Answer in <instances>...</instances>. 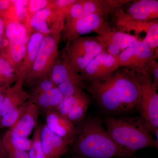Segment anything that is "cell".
<instances>
[{
  "mask_svg": "<svg viewBox=\"0 0 158 158\" xmlns=\"http://www.w3.org/2000/svg\"><path fill=\"white\" fill-rule=\"evenodd\" d=\"M129 1L85 0L81 15L61 33V41H69L83 35L95 33L97 35L112 28L109 17L114 11Z\"/></svg>",
  "mask_w": 158,
  "mask_h": 158,
  "instance_id": "277c9868",
  "label": "cell"
},
{
  "mask_svg": "<svg viewBox=\"0 0 158 158\" xmlns=\"http://www.w3.org/2000/svg\"><path fill=\"white\" fill-rule=\"evenodd\" d=\"M13 2L9 0H0V15L5 18L6 12L11 8Z\"/></svg>",
  "mask_w": 158,
  "mask_h": 158,
  "instance_id": "d6a6232c",
  "label": "cell"
},
{
  "mask_svg": "<svg viewBox=\"0 0 158 158\" xmlns=\"http://www.w3.org/2000/svg\"><path fill=\"white\" fill-rule=\"evenodd\" d=\"M27 27L16 20L6 21L4 38L1 56L5 57L13 66L16 73L25 55L29 38Z\"/></svg>",
  "mask_w": 158,
  "mask_h": 158,
  "instance_id": "8992f818",
  "label": "cell"
},
{
  "mask_svg": "<svg viewBox=\"0 0 158 158\" xmlns=\"http://www.w3.org/2000/svg\"><path fill=\"white\" fill-rule=\"evenodd\" d=\"M42 125H37L34 129L31 148L28 153L29 158H45L40 141Z\"/></svg>",
  "mask_w": 158,
  "mask_h": 158,
  "instance_id": "484cf974",
  "label": "cell"
},
{
  "mask_svg": "<svg viewBox=\"0 0 158 158\" xmlns=\"http://www.w3.org/2000/svg\"><path fill=\"white\" fill-rule=\"evenodd\" d=\"M40 141L45 158H60L73 142L54 134L45 124L41 127Z\"/></svg>",
  "mask_w": 158,
  "mask_h": 158,
  "instance_id": "5bb4252c",
  "label": "cell"
},
{
  "mask_svg": "<svg viewBox=\"0 0 158 158\" xmlns=\"http://www.w3.org/2000/svg\"><path fill=\"white\" fill-rule=\"evenodd\" d=\"M40 111L36 105L29 100L17 121L8 131L13 135L27 138L37 125Z\"/></svg>",
  "mask_w": 158,
  "mask_h": 158,
  "instance_id": "7c38bea8",
  "label": "cell"
},
{
  "mask_svg": "<svg viewBox=\"0 0 158 158\" xmlns=\"http://www.w3.org/2000/svg\"><path fill=\"white\" fill-rule=\"evenodd\" d=\"M71 65L81 74L106 48L99 36H81L68 41L62 49Z\"/></svg>",
  "mask_w": 158,
  "mask_h": 158,
  "instance_id": "5b68a950",
  "label": "cell"
},
{
  "mask_svg": "<svg viewBox=\"0 0 158 158\" xmlns=\"http://www.w3.org/2000/svg\"><path fill=\"white\" fill-rule=\"evenodd\" d=\"M86 94H87L83 91L81 93L72 96H64L62 101L55 110L66 117L70 110L78 104Z\"/></svg>",
  "mask_w": 158,
  "mask_h": 158,
  "instance_id": "cb8c5ba5",
  "label": "cell"
},
{
  "mask_svg": "<svg viewBox=\"0 0 158 158\" xmlns=\"http://www.w3.org/2000/svg\"><path fill=\"white\" fill-rule=\"evenodd\" d=\"M17 79L14 67L5 57L0 55V88L8 89Z\"/></svg>",
  "mask_w": 158,
  "mask_h": 158,
  "instance_id": "44dd1931",
  "label": "cell"
},
{
  "mask_svg": "<svg viewBox=\"0 0 158 158\" xmlns=\"http://www.w3.org/2000/svg\"><path fill=\"white\" fill-rule=\"evenodd\" d=\"M71 146L74 152L83 158L123 156L120 148L98 118H85L77 126L76 134Z\"/></svg>",
  "mask_w": 158,
  "mask_h": 158,
  "instance_id": "7a4b0ae2",
  "label": "cell"
},
{
  "mask_svg": "<svg viewBox=\"0 0 158 158\" xmlns=\"http://www.w3.org/2000/svg\"><path fill=\"white\" fill-rule=\"evenodd\" d=\"M7 89H5V88H0V112H1V106H2L3 98H4Z\"/></svg>",
  "mask_w": 158,
  "mask_h": 158,
  "instance_id": "d590c367",
  "label": "cell"
},
{
  "mask_svg": "<svg viewBox=\"0 0 158 158\" xmlns=\"http://www.w3.org/2000/svg\"><path fill=\"white\" fill-rule=\"evenodd\" d=\"M3 136L7 138L12 145L17 148L26 152L29 151L31 148L32 141L27 138L13 135L8 130L6 131Z\"/></svg>",
  "mask_w": 158,
  "mask_h": 158,
  "instance_id": "f546056e",
  "label": "cell"
},
{
  "mask_svg": "<svg viewBox=\"0 0 158 158\" xmlns=\"http://www.w3.org/2000/svg\"><path fill=\"white\" fill-rule=\"evenodd\" d=\"M119 68L117 57L106 51L98 55L80 74L84 81L88 83L107 80Z\"/></svg>",
  "mask_w": 158,
  "mask_h": 158,
  "instance_id": "8fae6325",
  "label": "cell"
},
{
  "mask_svg": "<svg viewBox=\"0 0 158 158\" xmlns=\"http://www.w3.org/2000/svg\"><path fill=\"white\" fill-rule=\"evenodd\" d=\"M135 73L141 90V96L136 108L150 130L153 133L158 129L157 89L154 85L148 70Z\"/></svg>",
  "mask_w": 158,
  "mask_h": 158,
  "instance_id": "ba28073f",
  "label": "cell"
},
{
  "mask_svg": "<svg viewBox=\"0 0 158 158\" xmlns=\"http://www.w3.org/2000/svg\"><path fill=\"white\" fill-rule=\"evenodd\" d=\"M44 37V35L38 32H34L29 37L25 55L17 73L18 79L22 80L24 83L32 69L40 43Z\"/></svg>",
  "mask_w": 158,
  "mask_h": 158,
  "instance_id": "d6986e66",
  "label": "cell"
},
{
  "mask_svg": "<svg viewBox=\"0 0 158 158\" xmlns=\"http://www.w3.org/2000/svg\"><path fill=\"white\" fill-rule=\"evenodd\" d=\"M61 34L44 36L40 43L39 49L30 73L24 85L31 82L50 77L53 66L59 56V44Z\"/></svg>",
  "mask_w": 158,
  "mask_h": 158,
  "instance_id": "52a82bcc",
  "label": "cell"
},
{
  "mask_svg": "<svg viewBox=\"0 0 158 158\" xmlns=\"http://www.w3.org/2000/svg\"><path fill=\"white\" fill-rule=\"evenodd\" d=\"M45 115V125L51 131L62 138L73 141L76 127L56 110L47 111Z\"/></svg>",
  "mask_w": 158,
  "mask_h": 158,
  "instance_id": "e0dca14e",
  "label": "cell"
},
{
  "mask_svg": "<svg viewBox=\"0 0 158 158\" xmlns=\"http://www.w3.org/2000/svg\"><path fill=\"white\" fill-rule=\"evenodd\" d=\"M158 49L153 51L141 40L133 43L117 56L119 67L135 73L148 70V65L152 59H158Z\"/></svg>",
  "mask_w": 158,
  "mask_h": 158,
  "instance_id": "30bf717a",
  "label": "cell"
},
{
  "mask_svg": "<svg viewBox=\"0 0 158 158\" xmlns=\"http://www.w3.org/2000/svg\"><path fill=\"white\" fill-rule=\"evenodd\" d=\"M26 103L19 107L10 110L0 117V129L5 128H9L15 123L22 112Z\"/></svg>",
  "mask_w": 158,
  "mask_h": 158,
  "instance_id": "4316f807",
  "label": "cell"
},
{
  "mask_svg": "<svg viewBox=\"0 0 158 158\" xmlns=\"http://www.w3.org/2000/svg\"><path fill=\"white\" fill-rule=\"evenodd\" d=\"M50 77L56 86L63 83H75L86 86L81 74L72 66L62 51L51 70Z\"/></svg>",
  "mask_w": 158,
  "mask_h": 158,
  "instance_id": "9a60e30c",
  "label": "cell"
},
{
  "mask_svg": "<svg viewBox=\"0 0 158 158\" xmlns=\"http://www.w3.org/2000/svg\"><path fill=\"white\" fill-rule=\"evenodd\" d=\"M106 129L113 141L120 148L123 156H128L137 151L158 148L152 132L141 116L135 117H107Z\"/></svg>",
  "mask_w": 158,
  "mask_h": 158,
  "instance_id": "3957f363",
  "label": "cell"
},
{
  "mask_svg": "<svg viewBox=\"0 0 158 158\" xmlns=\"http://www.w3.org/2000/svg\"><path fill=\"white\" fill-rule=\"evenodd\" d=\"M85 88L102 110L113 113L128 112L137 107L141 90L132 70L119 67L105 81L88 83Z\"/></svg>",
  "mask_w": 158,
  "mask_h": 158,
  "instance_id": "6da1fadb",
  "label": "cell"
},
{
  "mask_svg": "<svg viewBox=\"0 0 158 158\" xmlns=\"http://www.w3.org/2000/svg\"><path fill=\"white\" fill-rule=\"evenodd\" d=\"M6 158H29L28 153L15 147L5 137H2Z\"/></svg>",
  "mask_w": 158,
  "mask_h": 158,
  "instance_id": "83f0119b",
  "label": "cell"
},
{
  "mask_svg": "<svg viewBox=\"0 0 158 158\" xmlns=\"http://www.w3.org/2000/svg\"><path fill=\"white\" fill-rule=\"evenodd\" d=\"M142 41L153 51H155L158 49V19L155 20L153 23Z\"/></svg>",
  "mask_w": 158,
  "mask_h": 158,
  "instance_id": "f1b7e54d",
  "label": "cell"
},
{
  "mask_svg": "<svg viewBox=\"0 0 158 158\" xmlns=\"http://www.w3.org/2000/svg\"><path fill=\"white\" fill-rule=\"evenodd\" d=\"M85 0H76L70 5L65 14V21L63 29L72 25L81 15Z\"/></svg>",
  "mask_w": 158,
  "mask_h": 158,
  "instance_id": "d4e9b609",
  "label": "cell"
},
{
  "mask_svg": "<svg viewBox=\"0 0 158 158\" xmlns=\"http://www.w3.org/2000/svg\"><path fill=\"white\" fill-rule=\"evenodd\" d=\"M67 9L57 7L54 1L49 6L37 11L29 18V24L34 32L44 35L61 34L65 21Z\"/></svg>",
  "mask_w": 158,
  "mask_h": 158,
  "instance_id": "9c48e42d",
  "label": "cell"
},
{
  "mask_svg": "<svg viewBox=\"0 0 158 158\" xmlns=\"http://www.w3.org/2000/svg\"><path fill=\"white\" fill-rule=\"evenodd\" d=\"M97 35L101 39L106 52L115 57L118 56L133 43L140 40L138 36L127 34L113 27Z\"/></svg>",
  "mask_w": 158,
  "mask_h": 158,
  "instance_id": "4fadbf2b",
  "label": "cell"
},
{
  "mask_svg": "<svg viewBox=\"0 0 158 158\" xmlns=\"http://www.w3.org/2000/svg\"><path fill=\"white\" fill-rule=\"evenodd\" d=\"M6 21L3 16L0 15V55L2 49L3 42L6 30Z\"/></svg>",
  "mask_w": 158,
  "mask_h": 158,
  "instance_id": "836d02e7",
  "label": "cell"
},
{
  "mask_svg": "<svg viewBox=\"0 0 158 158\" xmlns=\"http://www.w3.org/2000/svg\"><path fill=\"white\" fill-rule=\"evenodd\" d=\"M51 1L48 0H33L28 1L27 3V11L31 17L33 14L40 10L49 6Z\"/></svg>",
  "mask_w": 158,
  "mask_h": 158,
  "instance_id": "4dcf8cb0",
  "label": "cell"
},
{
  "mask_svg": "<svg viewBox=\"0 0 158 158\" xmlns=\"http://www.w3.org/2000/svg\"><path fill=\"white\" fill-rule=\"evenodd\" d=\"M85 158L82 157L78 156V157H74V158Z\"/></svg>",
  "mask_w": 158,
  "mask_h": 158,
  "instance_id": "8d00e7d4",
  "label": "cell"
},
{
  "mask_svg": "<svg viewBox=\"0 0 158 158\" xmlns=\"http://www.w3.org/2000/svg\"><path fill=\"white\" fill-rule=\"evenodd\" d=\"M63 97L64 96L56 86L47 92L30 98L29 100L36 105L40 111L42 110L45 113L47 111L55 110Z\"/></svg>",
  "mask_w": 158,
  "mask_h": 158,
  "instance_id": "ffe728a7",
  "label": "cell"
},
{
  "mask_svg": "<svg viewBox=\"0 0 158 158\" xmlns=\"http://www.w3.org/2000/svg\"><path fill=\"white\" fill-rule=\"evenodd\" d=\"M129 3L123 10L130 19L144 21L158 19L157 0H136Z\"/></svg>",
  "mask_w": 158,
  "mask_h": 158,
  "instance_id": "2e32d148",
  "label": "cell"
},
{
  "mask_svg": "<svg viewBox=\"0 0 158 158\" xmlns=\"http://www.w3.org/2000/svg\"><path fill=\"white\" fill-rule=\"evenodd\" d=\"M91 100L88 94L69 113L66 118L76 127L85 118Z\"/></svg>",
  "mask_w": 158,
  "mask_h": 158,
  "instance_id": "7402d4cb",
  "label": "cell"
},
{
  "mask_svg": "<svg viewBox=\"0 0 158 158\" xmlns=\"http://www.w3.org/2000/svg\"><path fill=\"white\" fill-rule=\"evenodd\" d=\"M23 86L24 82L17 79L7 89L1 106L0 117L10 110L19 107L28 101L29 95Z\"/></svg>",
  "mask_w": 158,
  "mask_h": 158,
  "instance_id": "ac0fdd59",
  "label": "cell"
},
{
  "mask_svg": "<svg viewBox=\"0 0 158 158\" xmlns=\"http://www.w3.org/2000/svg\"><path fill=\"white\" fill-rule=\"evenodd\" d=\"M157 59L154 58L148 63V70L150 74L153 83L156 88H158V62Z\"/></svg>",
  "mask_w": 158,
  "mask_h": 158,
  "instance_id": "1f68e13d",
  "label": "cell"
},
{
  "mask_svg": "<svg viewBox=\"0 0 158 158\" xmlns=\"http://www.w3.org/2000/svg\"><path fill=\"white\" fill-rule=\"evenodd\" d=\"M0 158H6L5 150L3 147L2 138L0 135Z\"/></svg>",
  "mask_w": 158,
  "mask_h": 158,
  "instance_id": "e575fe53",
  "label": "cell"
},
{
  "mask_svg": "<svg viewBox=\"0 0 158 158\" xmlns=\"http://www.w3.org/2000/svg\"><path fill=\"white\" fill-rule=\"evenodd\" d=\"M27 85L29 87V92L27 93L29 99L47 92L52 88L56 87L51 80L50 77L34 81Z\"/></svg>",
  "mask_w": 158,
  "mask_h": 158,
  "instance_id": "603a6c76",
  "label": "cell"
}]
</instances>
